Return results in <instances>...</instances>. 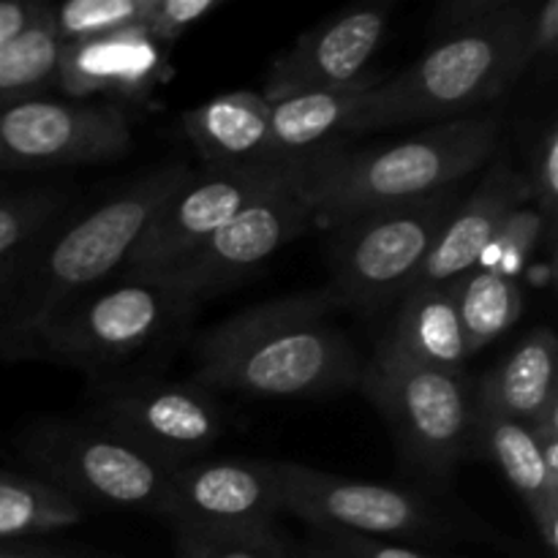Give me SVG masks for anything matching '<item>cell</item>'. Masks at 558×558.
<instances>
[{
	"instance_id": "6da1fadb",
	"label": "cell",
	"mask_w": 558,
	"mask_h": 558,
	"mask_svg": "<svg viewBox=\"0 0 558 558\" xmlns=\"http://www.w3.org/2000/svg\"><path fill=\"white\" fill-rule=\"evenodd\" d=\"M330 289L289 294L218 322L194 347V379L210 392L325 398L357 390L365 360L332 322Z\"/></svg>"
},
{
	"instance_id": "7a4b0ae2",
	"label": "cell",
	"mask_w": 558,
	"mask_h": 558,
	"mask_svg": "<svg viewBox=\"0 0 558 558\" xmlns=\"http://www.w3.org/2000/svg\"><path fill=\"white\" fill-rule=\"evenodd\" d=\"M532 11L521 0H469L447 9L434 47L363 93L349 134L445 123L496 101L534 63Z\"/></svg>"
},
{
	"instance_id": "3957f363",
	"label": "cell",
	"mask_w": 558,
	"mask_h": 558,
	"mask_svg": "<svg viewBox=\"0 0 558 558\" xmlns=\"http://www.w3.org/2000/svg\"><path fill=\"white\" fill-rule=\"evenodd\" d=\"M183 161L150 169L74 221H60L0 276V360L87 289L107 281L136 245L158 207L189 180Z\"/></svg>"
},
{
	"instance_id": "277c9868",
	"label": "cell",
	"mask_w": 558,
	"mask_h": 558,
	"mask_svg": "<svg viewBox=\"0 0 558 558\" xmlns=\"http://www.w3.org/2000/svg\"><path fill=\"white\" fill-rule=\"evenodd\" d=\"M501 150L496 114H466L430 125L401 142L365 150L325 153L311 163L308 196L316 227H332L360 213L407 205L461 185Z\"/></svg>"
},
{
	"instance_id": "5b68a950",
	"label": "cell",
	"mask_w": 558,
	"mask_h": 558,
	"mask_svg": "<svg viewBox=\"0 0 558 558\" xmlns=\"http://www.w3.org/2000/svg\"><path fill=\"white\" fill-rule=\"evenodd\" d=\"M357 390L379 409L401 461L434 483H447L474 447V385L466 371L414 363L379 341Z\"/></svg>"
},
{
	"instance_id": "8992f818",
	"label": "cell",
	"mask_w": 558,
	"mask_h": 558,
	"mask_svg": "<svg viewBox=\"0 0 558 558\" xmlns=\"http://www.w3.org/2000/svg\"><path fill=\"white\" fill-rule=\"evenodd\" d=\"M191 305L150 276L123 272L54 311L11 360H47L101 371L142 354L191 314Z\"/></svg>"
},
{
	"instance_id": "52a82bcc",
	"label": "cell",
	"mask_w": 558,
	"mask_h": 558,
	"mask_svg": "<svg viewBox=\"0 0 558 558\" xmlns=\"http://www.w3.org/2000/svg\"><path fill=\"white\" fill-rule=\"evenodd\" d=\"M16 450L33 477L74 505L163 515L172 472L109 430L80 420L44 417L16 436Z\"/></svg>"
},
{
	"instance_id": "ba28073f",
	"label": "cell",
	"mask_w": 558,
	"mask_h": 558,
	"mask_svg": "<svg viewBox=\"0 0 558 558\" xmlns=\"http://www.w3.org/2000/svg\"><path fill=\"white\" fill-rule=\"evenodd\" d=\"M461 199V185H452L425 199L360 213L338 223L327 287L338 308L376 311L401 300Z\"/></svg>"
},
{
	"instance_id": "9c48e42d",
	"label": "cell",
	"mask_w": 558,
	"mask_h": 558,
	"mask_svg": "<svg viewBox=\"0 0 558 558\" xmlns=\"http://www.w3.org/2000/svg\"><path fill=\"white\" fill-rule=\"evenodd\" d=\"M87 423L169 469H180L205 458L221 439L223 409L196 381L134 376L96 381L87 392Z\"/></svg>"
},
{
	"instance_id": "30bf717a",
	"label": "cell",
	"mask_w": 558,
	"mask_h": 558,
	"mask_svg": "<svg viewBox=\"0 0 558 558\" xmlns=\"http://www.w3.org/2000/svg\"><path fill=\"white\" fill-rule=\"evenodd\" d=\"M305 183H308V174L259 196L254 205L240 210L232 221L223 223L205 243L185 254L178 265L161 272H147V276L172 289L191 308L234 287L256 267L265 265L270 256H276L283 245L303 238L316 227L314 205H311Z\"/></svg>"
},
{
	"instance_id": "8fae6325",
	"label": "cell",
	"mask_w": 558,
	"mask_h": 558,
	"mask_svg": "<svg viewBox=\"0 0 558 558\" xmlns=\"http://www.w3.org/2000/svg\"><path fill=\"white\" fill-rule=\"evenodd\" d=\"M311 163H240V167H205L163 202L125 256V272H161L178 265L185 254L205 243L216 229L232 221L259 196L294 183L308 174Z\"/></svg>"
},
{
	"instance_id": "7c38bea8",
	"label": "cell",
	"mask_w": 558,
	"mask_h": 558,
	"mask_svg": "<svg viewBox=\"0 0 558 558\" xmlns=\"http://www.w3.org/2000/svg\"><path fill=\"white\" fill-rule=\"evenodd\" d=\"M281 510L316 532L363 537H420L439 526L434 505L423 494L387 483L341 477L292 461H272Z\"/></svg>"
},
{
	"instance_id": "4fadbf2b",
	"label": "cell",
	"mask_w": 558,
	"mask_h": 558,
	"mask_svg": "<svg viewBox=\"0 0 558 558\" xmlns=\"http://www.w3.org/2000/svg\"><path fill=\"white\" fill-rule=\"evenodd\" d=\"M134 114L107 101L33 98L0 112V169L41 172L125 156Z\"/></svg>"
},
{
	"instance_id": "5bb4252c",
	"label": "cell",
	"mask_w": 558,
	"mask_h": 558,
	"mask_svg": "<svg viewBox=\"0 0 558 558\" xmlns=\"http://www.w3.org/2000/svg\"><path fill=\"white\" fill-rule=\"evenodd\" d=\"M276 469L256 458H199L174 469L161 521L172 529L278 534Z\"/></svg>"
},
{
	"instance_id": "9a60e30c",
	"label": "cell",
	"mask_w": 558,
	"mask_h": 558,
	"mask_svg": "<svg viewBox=\"0 0 558 558\" xmlns=\"http://www.w3.org/2000/svg\"><path fill=\"white\" fill-rule=\"evenodd\" d=\"M390 11L392 3L354 5L305 31L272 60L262 96L276 104L300 93L349 90L368 82L365 71L385 41Z\"/></svg>"
},
{
	"instance_id": "2e32d148",
	"label": "cell",
	"mask_w": 558,
	"mask_h": 558,
	"mask_svg": "<svg viewBox=\"0 0 558 558\" xmlns=\"http://www.w3.org/2000/svg\"><path fill=\"white\" fill-rule=\"evenodd\" d=\"M172 74L167 47L142 27L65 44L60 49L54 90L69 101H101L129 107L145 104Z\"/></svg>"
},
{
	"instance_id": "e0dca14e",
	"label": "cell",
	"mask_w": 558,
	"mask_h": 558,
	"mask_svg": "<svg viewBox=\"0 0 558 558\" xmlns=\"http://www.w3.org/2000/svg\"><path fill=\"white\" fill-rule=\"evenodd\" d=\"M529 202H532V191H529L526 174L512 163L507 153L499 150L494 161L485 167L472 194L463 196L452 216L447 218L412 287L452 283L463 272L474 270L499 234L501 223Z\"/></svg>"
},
{
	"instance_id": "ac0fdd59",
	"label": "cell",
	"mask_w": 558,
	"mask_h": 558,
	"mask_svg": "<svg viewBox=\"0 0 558 558\" xmlns=\"http://www.w3.org/2000/svg\"><path fill=\"white\" fill-rule=\"evenodd\" d=\"M474 447L499 466L510 488L521 496L537 523L545 548L558 545V480L545 472L543 452L532 425H523L496 409L474 401Z\"/></svg>"
},
{
	"instance_id": "d6986e66",
	"label": "cell",
	"mask_w": 558,
	"mask_h": 558,
	"mask_svg": "<svg viewBox=\"0 0 558 558\" xmlns=\"http://www.w3.org/2000/svg\"><path fill=\"white\" fill-rule=\"evenodd\" d=\"M376 76L349 90L300 93L270 104V123H267L265 161L300 167L314 163L325 153L336 150V142L349 134L357 104Z\"/></svg>"
},
{
	"instance_id": "ffe728a7",
	"label": "cell",
	"mask_w": 558,
	"mask_h": 558,
	"mask_svg": "<svg viewBox=\"0 0 558 558\" xmlns=\"http://www.w3.org/2000/svg\"><path fill=\"white\" fill-rule=\"evenodd\" d=\"M474 401L523 425L558 412V343L554 330L529 332L496 368L474 385Z\"/></svg>"
},
{
	"instance_id": "44dd1931",
	"label": "cell",
	"mask_w": 558,
	"mask_h": 558,
	"mask_svg": "<svg viewBox=\"0 0 558 558\" xmlns=\"http://www.w3.org/2000/svg\"><path fill=\"white\" fill-rule=\"evenodd\" d=\"M381 341L414 363L441 371H466V360L472 357L452 283L407 289Z\"/></svg>"
},
{
	"instance_id": "7402d4cb",
	"label": "cell",
	"mask_w": 558,
	"mask_h": 558,
	"mask_svg": "<svg viewBox=\"0 0 558 558\" xmlns=\"http://www.w3.org/2000/svg\"><path fill=\"white\" fill-rule=\"evenodd\" d=\"M270 101L262 93L234 90L199 104L183 118V131L205 167L265 161Z\"/></svg>"
},
{
	"instance_id": "603a6c76",
	"label": "cell",
	"mask_w": 558,
	"mask_h": 558,
	"mask_svg": "<svg viewBox=\"0 0 558 558\" xmlns=\"http://www.w3.org/2000/svg\"><path fill=\"white\" fill-rule=\"evenodd\" d=\"M452 292H456L458 316H461L463 336L472 354L483 352L488 343L515 327L526 305L523 289L515 278L499 276L485 267H474L456 278Z\"/></svg>"
},
{
	"instance_id": "cb8c5ba5",
	"label": "cell",
	"mask_w": 558,
	"mask_h": 558,
	"mask_svg": "<svg viewBox=\"0 0 558 558\" xmlns=\"http://www.w3.org/2000/svg\"><path fill=\"white\" fill-rule=\"evenodd\" d=\"M60 49L63 44L49 25L47 3H41L33 25L0 49V112L54 90Z\"/></svg>"
},
{
	"instance_id": "d4e9b609",
	"label": "cell",
	"mask_w": 558,
	"mask_h": 558,
	"mask_svg": "<svg viewBox=\"0 0 558 558\" xmlns=\"http://www.w3.org/2000/svg\"><path fill=\"white\" fill-rule=\"evenodd\" d=\"M85 518L80 505L31 474L0 472V543L69 529Z\"/></svg>"
},
{
	"instance_id": "484cf974",
	"label": "cell",
	"mask_w": 558,
	"mask_h": 558,
	"mask_svg": "<svg viewBox=\"0 0 558 558\" xmlns=\"http://www.w3.org/2000/svg\"><path fill=\"white\" fill-rule=\"evenodd\" d=\"M65 207L69 194L49 185L0 196V276L54 223L63 221Z\"/></svg>"
},
{
	"instance_id": "4316f807",
	"label": "cell",
	"mask_w": 558,
	"mask_h": 558,
	"mask_svg": "<svg viewBox=\"0 0 558 558\" xmlns=\"http://www.w3.org/2000/svg\"><path fill=\"white\" fill-rule=\"evenodd\" d=\"M145 5L147 0H69L60 5L47 3V20L58 41L65 47V44L142 27Z\"/></svg>"
},
{
	"instance_id": "83f0119b",
	"label": "cell",
	"mask_w": 558,
	"mask_h": 558,
	"mask_svg": "<svg viewBox=\"0 0 558 558\" xmlns=\"http://www.w3.org/2000/svg\"><path fill=\"white\" fill-rule=\"evenodd\" d=\"M178 558H294L292 543L278 534H221L172 529Z\"/></svg>"
},
{
	"instance_id": "f1b7e54d",
	"label": "cell",
	"mask_w": 558,
	"mask_h": 558,
	"mask_svg": "<svg viewBox=\"0 0 558 558\" xmlns=\"http://www.w3.org/2000/svg\"><path fill=\"white\" fill-rule=\"evenodd\" d=\"M554 238V232L548 229L545 218L539 216L534 205H523L501 223L499 234L494 238L490 248L485 251L483 262L477 267L485 270H494L499 276L515 278L523 270V265L529 262V256L537 251V245L543 240Z\"/></svg>"
},
{
	"instance_id": "f546056e",
	"label": "cell",
	"mask_w": 558,
	"mask_h": 558,
	"mask_svg": "<svg viewBox=\"0 0 558 558\" xmlns=\"http://www.w3.org/2000/svg\"><path fill=\"white\" fill-rule=\"evenodd\" d=\"M292 554L294 558H434L392 539L347 532H316V529H311L308 537L292 545Z\"/></svg>"
},
{
	"instance_id": "4dcf8cb0",
	"label": "cell",
	"mask_w": 558,
	"mask_h": 558,
	"mask_svg": "<svg viewBox=\"0 0 558 558\" xmlns=\"http://www.w3.org/2000/svg\"><path fill=\"white\" fill-rule=\"evenodd\" d=\"M218 5L221 0H147L142 31L169 49L189 27L210 16Z\"/></svg>"
},
{
	"instance_id": "1f68e13d",
	"label": "cell",
	"mask_w": 558,
	"mask_h": 558,
	"mask_svg": "<svg viewBox=\"0 0 558 558\" xmlns=\"http://www.w3.org/2000/svg\"><path fill=\"white\" fill-rule=\"evenodd\" d=\"M526 174L529 191H532V205L545 218L548 229H556L558 213V129L550 123L537 140L532 156V169Z\"/></svg>"
},
{
	"instance_id": "d6a6232c",
	"label": "cell",
	"mask_w": 558,
	"mask_h": 558,
	"mask_svg": "<svg viewBox=\"0 0 558 558\" xmlns=\"http://www.w3.org/2000/svg\"><path fill=\"white\" fill-rule=\"evenodd\" d=\"M558 49V0H543L532 11V54L554 58Z\"/></svg>"
},
{
	"instance_id": "836d02e7",
	"label": "cell",
	"mask_w": 558,
	"mask_h": 558,
	"mask_svg": "<svg viewBox=\"0 0 558 558\" xmlns=\"http://www.w3.org/2000/svg\"><path fill=\"white\" fill-rule=\"evenodd\" d=\"M41 11L38 0H0V49L33 25Z\"/></svg>"
},
{
	"instance_id": "e575fe53",
	"label": "cell",
	"mask_w": 558,
	"mask_h": 558,
	"mask_svg": "<svg viewBox=\"0 0 558 558\" xmlns=\"http://www.w3.org/2000/svg\"><path fill=\"white\" fill-rule=\"evenodd\" d=\"M0 558H109L104 554L80 548H60V545H38L33 539H11L0 543Z\"/></svg>"
}]
</instances>
